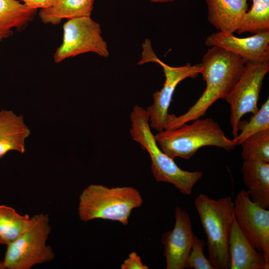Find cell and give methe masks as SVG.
Here are the masks:
<instances>
[{
  "label": "cell",
  "instance_id": "e0dca14e",
  "mask_svg": "<svg viewBox=\"0 0 269 269\" xmlns=\"http://www.w3.org/2000/svg\"><path fill=\"white\" fill-rule=\"evenodd\" d=\"M94 0H56L50 7L41 9L38 15L45 24L56 25L63 19L91 17Z\"/></svg>",
  "mask_w": 269,
  "mask_h": 269
},
{
  "label": "cell",
  "instance_id": "d4e9b609",
  "mask_svg": "<svg viewBox=\"0 0 269 269\" xmlns=\"http://www.w3.org/2000/svg\"><path fill=\"white\" fill-rule=\"evenodd\" d=\"M30 9H43L51 6L56 0H21Z\"/></svg>",
  "mask_w": 269,
  "mask_h": 269
},
{
  "label": "cell",
  "instance_id": "30bf717a",
  "mask_svg": "<svg viewBox=\"0 0 269 269\" xmlns=\"http://www.w3.org/2000/svg\"><path fill=\"white\" fill-rule=\"evenodd\" d=\"M235 219L241 232L269 262V211L254 203L246 190L237 194L234 201Z\"/></svg>",
  "mask_w": 269,
  "mask_h": 269
},
{
  "label": "cell",
  "instance_id": "277c9868",
  "mask_svg": "<svg viewBox=\"0 0 269 269\" xmlns=\"http://www.w3.org/2000/svg\"><path fill=\"white\" fill-rule=\"evenodd\" d=\"M195 205L206 235L210 263L214 269H229V242L235 218L232 198L215 200L201 193Z\"/></svg>",
  "mask_w": 269,
  "mask_h": 269
},
{
  "label": "cell",
  "instance_id": "603a6c76",
  "mask_svg": "<svg viewBox=\"0 0 269 269\" xmlns=\"http://www.w3.org/2000/svg\"><path fill=\"white\" fill-rule=\"evenodd\" d=\"M204 241L194 235L191 249L186 261V268L214 269L209 260L204 254Z\"/></svg>",
  "mask_w": 269,
  "mask_h": 269
},
{
  "label": "cell",
  "instance_id": "6da1fadb",
  "mask_svg": "<svg viewBox=\"0 0 269 269\" xmlns=\"http://www.w3.org/2000/svg\"><path fill=\"white\" fill-rule=\"evenodd\" d=\"M246 61L240 56L224 48L213 46L203 57L200 74L206 88L195 104L184 114L168 115L164 130L178 128L204 116L218 99H225L239 80Z\"/></svg>",
  "mask_w": 269,
  "mask_h": 269
},
{
  "label": "cell",
  "instance_id": "9a60e30c",
  "mask_svg": "<svg viewBox=\"0 0 269 269\" xmlns=\"http://www.w3.org/2000/svg\"><path fill=\"white\" fill-rule=\"evenodd\" d=\"M241 172L251 199L262 207L268 209L269 163L257 160H244Z\"/></svg>",
  "mask_w": 269,
  "mask_h": 269
},
{
  "label": "cell",
  "instance_id": "8fae6325",
  "mask_svg": "<svg viewBox=\"0 0 269 269\" xmlns=\"http://www.w3.org/2000/svg\"><path fill=\"white\" fill-rule=\"evenodd\" d=\"M194 234L189 214L179 207L175 209L172 230L161 236L166 269H184L191 249Z\"/></svg>",
  "mask_w": 269,
  "mask_h": 269
},
{
  "label": "cell",
  "instance_id": "9c48e42d",
  "mask_svg": "<svg viewBox=\"0 0 269 269\" xmlns=\"http://www.w3.org/2000/svg\"><path fill=\"white\" fill-rule=\"evenodd\" d=\"M63 30L62 43L54 55L55 63L87 52L108 57V47L101 36L100 24L91 17L68 19L63 24Z\"/></svg>",
  "mask_w": 269,
  "mask_h": 269
},
{
  "label": "cell",
  "instance_id": "4316f807",
  "mask_svg": "<svg viewBox=\"0 0 269 269\" xmlns=\"http://www.w3.org/2000/svg\"><path fill=\"white\" fill-rule=\"evenodd\" d=\"M2 39V38L1 36H0V41Z\"/></svg>",
  "mask_w": 269,
  "mask_h": 269
},
{
  "label": "cell",
  "instance_id": "4fadbf2b",
  "mask_svg": "<svg viewBox=\"0 0 269 269\" xmlns=\"http://www.w3.org/2000/svg\"><path fill=\"white\" fill-rule=\"evenodd\" d=\"M230 269H269V262L264 254L257 250L241 232L235 217L229 242Z\"/></svg>",
  "mask_w": 269,
  "mask_h": 269
},
{
  "label": "cell",
  "instance_id": "3957f363",
  "mask_svg": "<svg viewBox=\"0 0 269 269\" xmlns=\"http://www.w3.org/2000/svg\"><path fill=\"white\" fill-rule=\"evenodd\" d=\"M160 149L171 158H192L204 146H214L232 151L237 146L227 137L218 123L210 118L197 119L191 124L163 130L154 135Z\"/></svg>",
  "mask_w": 269,
  "mask_h": 269
},
{
  "label": "cell",
  "instance_id": "5bb4252c",
  "mask_svg": "<svg viewBox=\"0 0 269 269\" xmlns=\"http://www.w3.org/2000/svg\"><path fill=\"white\" fill-rule=\"evenodd\" d=\"M208 19L219 31L233 34L248 10V0H206Z\"/></svg>",
  "mask_w": 269,
  "mask_h": 269
},
{
  "label": "cell",
  "instance_id": "52a82bcc",
  "mask_svg": "<svg viewBox=\"0 0 269 269\" xmlns=\"http://www.w3.org/2000/svg\"><path fill=\"white\" fill-rule=\"evenodd\" d=\"M141 58L138 64L155 62L162 68L165 76L163 87L153 94V103L146 110L149 116L150 128L158 132L164 130L168 115V111L172 96L178 84L188 78H195L200 74L201 65L187 63L178 67L170 66L160 60L154 53L149 39H145L142 44Z\"/></svg>",
  "mask_w": 269,
  "mask_h": 269
},
{
  "label": "cell",
  "instance_id": "ffe728a7",
  "mask_svg": "<svg viewBox=\"0 0 269 269\" xmlns=\"http://www.w3.org/2000/svg\"><path fill=\"white\" fill-rule=\"evenodd\" d=\"M251 8L245 14L237 32L254 34L269 31V0H252Z\"/></svg>",
  "mask_w": 269,
  "mask_h": 269
},
{
  "label": "cell",
  "instance_id": "2e32d148",
  "mask_svg": "<svg viewBox=\"0 0 269 269\" xmlns=\"http://www.w3.org/2000/svg\"><path fill=\"white\" fill-rule=\"evenodd\" d=\"M30 134L22 116L11 111H0V158L11 150L23 153L25 140Z\"/></svg>",
  "mask_w": 269,
  "mask_h": 269
},
{
  "label": "cell",
  "instance_id": "ac0fdd59",
  "mask_svg": "<svg viewBox=\"0 0 269 269\" xmlns=\"http://www.w3.org/2000/svg\"><path fill=\"white\" fill-rule=\"evenodd\" d=\"M36 11L18 0H0V36H11L13 28L23 30L33 20Z\"/></svg>",
  "mask_w": 269,
  "mask_h": 269
},
{
  "label": "cell",
  "instance_id": "44dd1931",
  "mask_svg": "<svg viewBox=\"0 0 269 269\" xmlns=\"http://www.w3.org/2000/svg\"><path fill=\"white\" fill-rule=\"evenodd\" d=\"M240 145L244 160H257L269 163V129L256 133L244 139Z\"/></svg>",
  "mask_w": 269,
  "mask_h": 269
},
{
  "label": "cell",
  "instance_id": "8992f818",
  "mask_svg": "<svg viewBox=\"0 0 269 269\" xmlns=\"http://www.w3.org/2000/svg\"><path fill=\"white\" fill-rule=\"evenodd\" d=\"M50 232L48 216L33 217L30 226L15 241L7 245L0 269H29L33 266L52 261L54 255L46 245Z\"/></svg>",
  "mask_w": 269,
  "mask_h": 269
},
{
  "label": "cell",
  "instance_id": "7402d4cb",
  "mask_svg": "<svg viewBox=\"0 0 269 269\" xmlns=\"http://www.w3.org/2000/svg\"><path fill=\"white\" fill-rule=\"evenodd\" d=\"M269 129V99L262 105L258 111L251 117L249 121H240L238 125L240 133L233 139L238 145L246 138L259 131Z\"/></svg>",
  "mask_w": 269,
  "mask_h": 269
},
{
  "label": "cell",
  "instance_id": "7a4b0ae2",
  "mask_svg": "<svg viewBox=\"0 0 269 269\" xmlns=\"http://www.w3.org/2000/svg\"><path fill=\"white\" fill-rule=\"evenodd\" d=\"M130 119L131 135L148 153L151 172L155 180L171 184L186 195L191 194L194 185L203 176L202 172L182 169L173 158L160 149L150 130L148 114L144 108L134 106Z\"/></svg>",
  "mask_w": 269,
  "mask_h": 269
},
{
  "label": "cell",
  "instance_id": "cb8c5ba5",
  "mask_svg": "<svg viewBox=\"0 0 269 269\" xmlns=\"http://www.w3.org/2000/svg\"><path fill=\"white\" fill-rule=\"evenodd\" d=\"M120 268L121 269H148V267L144 265L140 257L135 252H133L124 261Z\"/></svg>",
  "mask_w": 269,
  "mask_h": 269
},
{
  "label": "cell",
  "instance_id": "484cf974",
  "mask_svg": "<svg viewBox=\"0 0 269 269\" xmlns=\"http://www.w3.org/2000/svg\"><path fill=\"white\" fill-rule=\"evenodd\" d=\"M149 1L157 3H167L169 2H172L175 0H149Z\"/></svg>",
  "mask_w": 269,
  "mask_h": 269
},
{
  "label": "cell",
  "instance_id": "7c38bea8",
  "mask_svg": "<svg viewBox=\"0 0 269 269\" xmlns=\"http://www.w3.org/2000/svg\"><path fill=\"white\" fill-rule=\"evenodd\" d=\"M205 43L208 47H219L237 54L246 62L269 61V31L244 38L218 31L210 35Z\"/></svg>",
  "mask_w": 269,
  "mask_h": 269
},
{
  "label": "cell",
  "instance_id": "5b68a950",
  "mask_svg": "<svg viewBox=\"0 0 269 269\" xmlns=\"http://www.w3.org/2000/svg\"><path fill=\"white\" fill-rule=\"evenodd\" d=\"M142 203L139 192L134 187L109 188L91 184L80 196L78 214L80 219L85 222L100 219L127 225L132 210Z\"/></svg>",
  "mask_w": 269,
  "mask_h": 269
},
{
  "label": "cell",
  "instance_id": "ba28073f",
  "mask_svg": "<svg viewBox=\"0 0 269 269\" xmlns=\"http://www.w3.org/2000/svg\"><path fill=\"white\" fill-rule=\"evenodd\" d=\"M269 71V61H247L239 80L225 98L230 107V123L234 137L239 131L238 125L243 116L259 110L258 102L265 76Z\"/></svg>",
  "mask_w": 269,
  "mask_h": 269
},
{
  "label": "cell",
  "instance_id": "d6986e66",
  "mask_svg": "<svg viewBox=\"0 0 269 269\" xmlns=\"http://www.w3.org/2000/svg\"><path fill=\"white\" fill-rule=\"evenodd\" d=\"M32 222L33 217L21 215L10 207L0 205V244L8 245L13 242Z\"/></svg>",
  "mask_w": 269,
  "mask_h": 269
}]
</instances>
